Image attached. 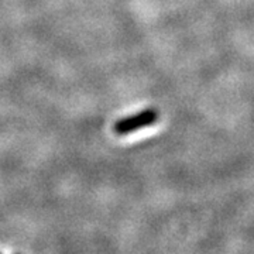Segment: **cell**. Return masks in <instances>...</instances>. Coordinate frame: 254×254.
Listing matches in <instances>:
<instances>
[{"instance_id": "6da1fadb", "label": "cell", "mask_w": 254, "mask_h": 254, "mask_svg": "<svg viewBox=\"0 0 254 254\" xmlns=\"http://www.w3.org/2000/svg\"><path fill=\"white\" fill-rule=\"evenodd\" d=\"M158 112L155 109H144L138 112L137 115L128 116V118L120 119L116 122V125L113 127V131L118 136H127L130 133H134L137 130H141L144 127L154 125L158 120Z\"/></svg>"}]
</instances>
